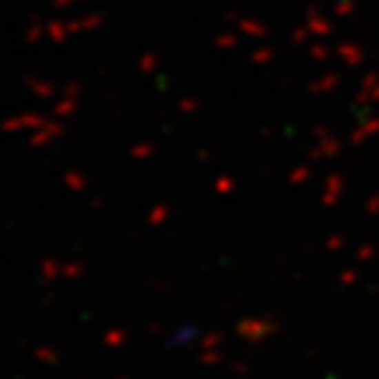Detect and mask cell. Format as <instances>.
Listing matches in <instances>:
<instances>
[]
</instances>
